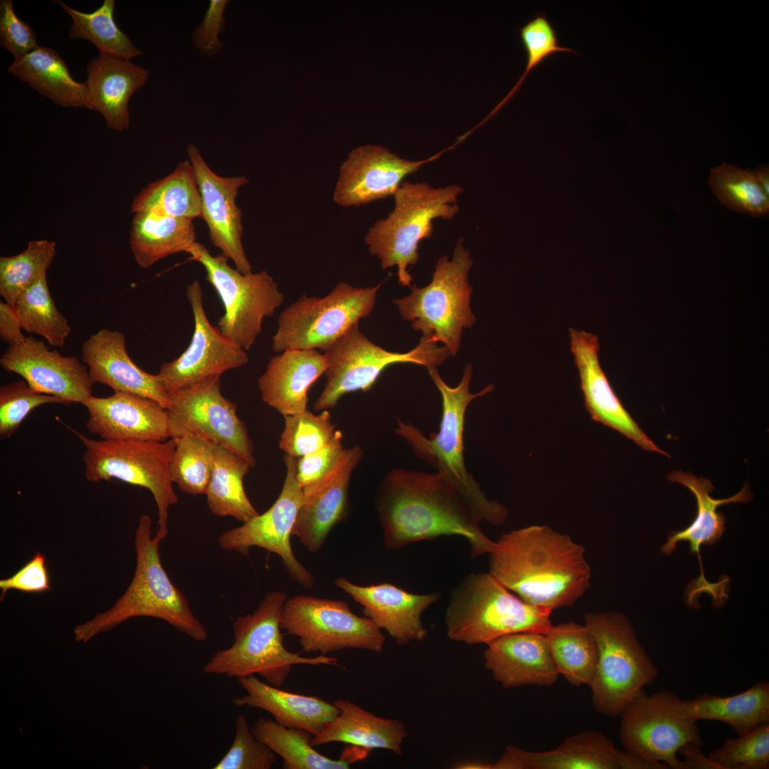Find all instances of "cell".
<instances>
[{
  "mask_svg": "<svg viewBox=\"0 0 769 769\" xmlns=\"http://www.w3.org/2000/svg\"><path fill=\"white\" fill-rule=\"evenodd\" d=\"M375 504L387 549L459 535L469 543L473 558L488 554L495 544L483 533L481 523L499 525L508 515L500 503L483 505L438 472L399 468L384 478Z\"/></svg>",
  "mask_w": 769,
  "mask_h": 769,
  "instance_id": "cell-1",
  "label": "cell"
},
{
  "mask_svg": "<svg viewBox=\"0 0 769 769\" xmlns=\"http://www.w3.org/2000/svg\"><path fill=\"white\" fill-rule=\"evenodd\" d=\"M582 545L547 525L503 534L489 555L488 572L523 600L551 610L572 606L590 587Z\"/></svg>",
  "mask_w": 769,
  "mask_h": 769,
  "instance_id": "cell-2",
  "label": "cell"
},
{
  "mask_svg": "<svg viewBox=\"0 0 769 769\" xmlns=\"http://www.w3.org/2000/svg\"><path fill=\"white\" fill-rule=\"evenodd\" d=\"M152 520L142 515L135 533L136 567L133 577L123 595L108 610L76 626L75 640L85 643L137 617L160 619L197 642H204L208 633L193 614L187 599L172 583L160 559L161 539L152 534Z\"/></svg>",
  "mask_w": 769,
  "mask_h": 769,
  "instance_id": "cell-3",
  "label": "cell"
},
{
  "mask_svg": "<svg viewBox=\"0 0 769 769\" xmlns=\"http://www.w3.org/2000/svg\"><path fill=\"white\" fill-rule=\"evenodd\" d=\"M286 600L284 592H271L251 614L237 617L233 623V644L216 652L203 671L238 679L257 674L266 683L281 687L293 665L340 666L335 657H304L285 647L281 618Z\"/></svg>",
  "mask_w": 769,
  "mask_h": 769,
  "instance_id": "cell-4",
  "label": "cell"
},
{
  "mask_svg": "<svg viewBox=\"0 0 769 769\" xmlns=\"http://www.w3.org/2000/svg\"><path fill=\"white\" fill-rule=\"evenodd\" d=\"M461 192L459 185L435 188L404 181L393 196V210L370 227L364 239L370 253L383 269L397 267L399 285L411 287L407 268L419 259V243L432 236L434 220L449 221L456 215Z\"/></svg>",
  "mask_w": 769,
  "mask_h": 769,
  "instance_id": "cell-5",
  "label": "cell"
},
{
  "mask_svg": "<svg viewBox=\"0 0 769 769\" xmlns=\"http://www.w3.org/2000/svg\"><path fill=\"white\" fill-rule=\"evenodd\" d=\"M552 612L523 600L488 572L472 573L453 590L444 622L450 639L487 644L517 632L545 634Z\"/></svg>",
  "mask_w": 769,
  "mask_h": 769,
  "instance_id": "cell-6",
  "label": "cell"
},
{
  "mask_svg": "<svg viewBox=\"0 0 769 769\" xmlns=\"http://www.w3.org/2000/svg\"><path fill=\"white\" fill-rule=\"evenodd\" d=\"M585 624L594 634L598 660L589 685L595 708L616 717L652 684L659 670L639 643L626 616L614 612H590Z\"/></svg>",
  "mask_w": 769,
  "mask_h": 769,
  "instance_id": "cell-7",
  "label": "cell"
},
{
  "mask_svg": "<svg viewBox=\"0 0 769 769\" xmlns=\"http://www.w3.org/2000/svg\"><path fill=\"white\" fill-rule=\"evenodd\" d=\"M472 265L470 252L460 237L451 260L446 255L438 259L427 286L414 285L409 295L392 300L414 330L441 342L452 356L460 347L463 329L476 321L470 307L473 287L469 283V273Z\"/></svg>",
  "mask_w": 769,
  "mask_h": 769,
  "instance_id": "cell-8",
  "label": "cell"
},
{
  "mask_svg": "<svg viewBox=\"0 0 769 769\" xmlns=\"http://www.w3.org/2000/svg\"><path fill=\"white\" fill-rule=\"evenodd\" d=\"M85 451L83 459L88 481L116 478L148 489L155 501L158 520L155 535H167L169 508L178 501L173 488L169 464L175 448L173 439L165 441L95 440L73 429Z\"/></svg>",
  "mask_w": 769,
  "mask_h": 769,
  "instance_id": "cell-9",
  "label": "cell"
},
{
  "mask_svg": "<svg viewBox=\"0 0 769 769\" xmlns=\"http://www.w3.org/2000/svg\"><path fill=\"white\" fill-rule=\"evenodd\" d=\"M429 375L440 392L442 401L441 419L439 431L427 437L417 427L399 420L394 433L404 439L416 457L437 470L476 501L493 506L479 484L469 473L464 456V430L465 415L469 404L493 389L488 384L477 393H471L470 382L472 366L467 364L459 384L449 386L441 377L436 367L427 369Z\"/></svg>",
  "mask_w": 769,
  "mask_h": 769,
  "instance_id": "cell-10",
  "label": "cell"
},
{
  "mask_svg": "<svg viewBox=\"0 0 769 769\" xmlns=\"http://www.w3.org/2000/svg\"><path fill=\"white\" fill-rule=\"evenodd\" d=\"M382 283L357 288L340 282L323 297L303 295L286 308L278 319L272 349H315L323 352L374 310Z\"/></svg>",
  "mask_w": 769,
  "mask_h": 769,
  "instance_id": "cell-11",
  "label": "cell"
},
{
  "mask_svg": "<svg viewBox=\"0 0 769 769\" xmlns=\"http://www.w3.org/2000/svg\"><path fill=\"white\" fill-rule=\"evenodd\" d=\"M187 253L204 268L206 281L223 303L224 313L217 323L218 329L230 341L249 350L262 330L263 318L272 315L283 302L277 283L266 271L241 273L229 265L222 253L213 256L197 241Z\"/></svg>",
  "mask_w": 769,
  "mask_h": 769,
  "instance_id": "cell-12",
  "label": "cell"
},
{
  "mask_svg": "<svg viewBox=\"0 0 769 769\" xmlns=\"http://www.w3.org/2000/svg\"><path fill=\"white\" fill-rule=\"evenodd\" d=\"M322 352L328 362L326 382L315 402V410L333 408L345 394L370 389L390 365L410 363L428 369L442 364L450 356L444 346H438L427 336H422L418 345L409 352L387 351L367 339L358 324Z\"/></svg>",
  "mask_w": 769,
  "mask_h": 769,
  "instance_id": "cell-13",
  "label": "cell"
},
{
  "mask_svg": "<svg viewBox=\"0 0 769 769\" xmlns=\"http://www.w3.org/2000/svg\"><path fill=\"white\" fill-rule=\"evenodd\" d=\"M681 699L669 690L637 696L620 714V741L625 748L669 768L684 769L677 754L687 744L701 748L696 722L679 707Z\"/></svg>",
  "mask_w": 769,
  "mask_h": 769,
  "instance_id": "cell-14",
  "label": "cell"
},
{
  "mask_svg": "<svg viewBox=\"0 0 769 769\" xmlns=\"http://www.w3.org/2000/svg\"><path fill=\"white\" fill-rule=\"evenodd\" d=\"M286 634L298 637L303 652L325 655L345 649L381 652L384 637L370 619L354 614L342 600L295 595L281 618Z\"/></svg>",
  "mask_w": 769,
  "mask_h": 769,
  "instance_id": "cell-15",
  "label": "cell"
},
{
  "mask_svg": "<svg viewBox=\"0 0 769 769\" xmlns=\"http://www.w3.org/2000/svg\"><path fill=\"white\" fill-rule=\"evenodd\" d=\"M169 439L185 434L221 446L256 465L253 444L235 403L221 392V376H215L168 394Z\"/></svg>",
  "mask_w": 769,
  "mask_h": 769,
  "instance_id": "cell-16",
  "label": "cell"
},
{
  "mask_svg": "<svg viewBox=\"0 0 769 769\" xmlns=\"http://www.w3.org/2000/svg\"><path fill=\"white\" fill-rule=\"evenodd\" d=\"M286 475L281 491L274 503L239 527L223 532L219 546L248 556L249 549L258 547L278 555L291 580L303 588L314 586L315 577L295 558L291 537L302 499V488L296 478L297 459L284 455Z\"/></svg>",
  "mask_w": 769,
  "mask_h": 769,
  "instance_id": "cell-17",
  "label": "cell"
},
{
  "mask_svg": "<svg viewBox=\"0 0 769 769\" xmlns=\"http://www.w3.org/2000/svg\"><path fill=\"white\" fill-rule=\"evenodd\" d=\"M186 292L194 315V329L187 348L177 358L162 364L157 374L167 394L221 376L249 362L246 351L227 339L207 319L199 281H193Z\"/></svg>",
  "mask_w": 769,
  "mask_h": 769,
  "instance_id": "cell-18",
  "label": "cell"
},
{
  "mask_svg": "<svg viewBox=\"0 0 769 769\" xmlns=\"http://www.w3.org/2000/svg\"><path fill=\"white\" fill-rule=\"evenodd\" d=\"M457 143L428 158H402L380 145L354 148L339 168L333 199L344 206H357L394 196L404 179L428 162L436 160Z\"/></svg>",
  "mask_w": 769,
  "mask_h": 769,
  "instance_id": "cell-19",
  "label": "cell"
},
{
  "mask_svg": "<svg viewBox=\"0 0 769 769\" xmlns=\"http://www.w3.org/2000/svg\"><path fill=\"white\" fill-rule=\"evenodd\" d=\"M201 197L202 216L209 239L225 257L231 259L243 274L251 273L242 244L241 212L236 203L239 189L249 183L245 176L224 177L215 174L193 144L187 149Z\"/></svg>",
  "mask_w": 769,
  "mask_h": 769,
  "instance_id": "cell-20",
  "label": "cell"
},
{
  "mask_svg": "<svg viewBox=\"0 0 769 769\" xmlns=\"http://www.w3.org/2000/svg\"><path fill=\"white\" fill-rule=\"evenodd\" d=\"M4 370L21 376L33 389L68 402L82 404L95 382L76 357H65L41 340L26 337L9 345L0 358Z\"/></svg>",
  "mask_w": 769,
  "mask_h": 769,
  "instance_id": "cell-21",
  "label": "cell"
},
{
  "mask_svg": "<svg viewBox=\"0 0 769 769\" xmlns=\"http://www.w3.org/2000/svg\"><path fill=\"white\" fill-rule=\"evenodd\" d=\"M362 456L360 446L344 449L325 476L302 488L292 536L310 552L320 550L333 528L345 516L350 477Z\"/></svg>",
  "mask_w": 769,
  "mask_h": 769,
  "instance_id": "cell-22",
  "label": "cell"
},
{
  "mask_svg": "<svg viewBox=\"0 0 769 769\" xmlns=\"http://www.w3.org/2000/svg\"><path fill=\"white\" fill-rule=\"evenodd\" d=\"M569 335L585 406L591 418L619 431L644 450L669 456L641 429L614 392L599 362L597 336L573 328H570Z\"/></svg>",
  "mask_w": 769,
  "mask_h": 769,
  "instance_id": "cell-23",
  "label": "cell"
},
{
  "mask_svg": "<svg viewBox=\"0 0 769 769\" xmlns=\"http://www.w3.org/2000/svg\"><path fill=\"white\" fill-rule=\"evenodd\" d=\"M334 582L362 607L365 617L384 629L397 644L404 645L426 638L427 630L422 615L439 600V592L412 593L389 582L362 586L342 577Z\"/></svg>",
  "mask_w": 769,
  "mask_h": 769,
  "instance_id": "cell-24",
  "label": "cell"
},
{
  "mask_svg": "<svg viewBox=\"0 0 769 769\" xmlns=\"http://www.w3.org/2000/svg\"><path fill=\"white\" fill-rule=\"evenodd\" d=\"M82 404L88 413V431L102 439L165 441L169 439L167 410L153 399L115 392L107 397L90 396Z\"/></svg>",
  "mask_w": 769,
  "mask_h": 769,
  "instance_id": "cell-25",
  "label": "cell"
},
{
  "mask_svg": "<svg viewBox=\"0 0 769 769\" xmlns=\"http://www.w3.org/2000/svg\"><path fill=\"white\" fill-rule=\"evenodd\" d=\"M81 360L95 383L105 384L114 392L147 397L169 407V395L157 375L146 372L131 360L120 332L103 328L91 335L82 345Z\"/></svg>",
  "mask_w": 769,
  "mask_h": 769,
  "instance_id": "cell-26",
  "label": "cell"
},
{
  "mask_svg": "<svg viewBox=\"0 0 769 769\" xmlns=\"http://www.w3.org/2000/svg\"><path fill=\"white\" fill-rule=\"evenodd\" d=\"M485 667L506 689L553 685L560 675L545 634L517 632L487 644Z\"/></svg>",
  "mask_w": 769,
  "mask_h": 769,
  "instance_id": "cell-27",
  "label": "cell"
},
{
  "mask_svg": "<svg viewBox=\"0 0 769 769\" xmlns=\"http://www.w3.org/2000/svg\"><path fill=\"white\" fill-rule=\"evenodd\" d=\"M624 751L602 733L587 731L567 737L556 748L528 751L508 746L491 769H623Z\"/></svg>",
  "mask_w": 769,
  "mask_h": 769,
  "instance_id": "cell-28",
  "label": "cell"
},
{
  "mask_svg": "<svg viewBox=\"0 0 769 769\" xmlns=\"http://www.w3.org/2000/svg\"><path fill=\"white\" fill-rule=\"evenodd\" d=\"M88 109L101 114L115 131L127 130L131 97L147 83L150 71L130 60L99 54L86 67Z\"/></svg>",
  "mask_w": 769,
  "mask_h": 769,
  "instance_id": "cell-29",
  "label": "cell"
},
{
  "mask_svg": "<svg viewBox=\"0 0 769 769\" xmlns=\"http://www.w3.org/2000/svg\"><path fill=\"white\" fill-rule=\"evenodd\" d=\"M328 368L323 352L287 350L273 357L258 380L263 401L283 417L307 410L308 390Z\"/></svg>",
  "mask_w": 769,
  "mask_h": 769,
  "instance_id": "cell-30",
  "label": "cell"
},
{
  "mask_svg": "<svg viewBox=\"0 0 769 769\" xmlns=\"http://www.w3.org/2000/svg\"><path fill=\"white\" fill-rule=\"evenodd\" d=\"M246 694L233 699L239 707L247 706L267 711L280 725L319 733L340 713L333 703L319 697L286 691L254 675L238 679Z\"/></svg>",
  "mask_w": 769,
  "mask_h": 769,
  "instance_id": "cell-31",
  "label": "cell"
},
{
  "mask_svg": "<svg viewBox=\"0 0 769 769\" xmlns=\"http://www.w3.org/2000/svg\"><path fill=\"white\" fill-rule=\"evenodd\" d=\"M337 718L313 736V747L330 743H343L362 748L390 750L402 755V743L407 737L404 724L397 719L378 717L346 699H336Z\"/></svg>",
  "mask_w": 769,
  "mask_h": 769,
  "instance_id": "cell-32",
  "label": "cell"
},
{
  "mask_svg": "<svg viewBox=\"0 0 769 769\" xmlns=\"http://www.w3.org/2000/svg\"><path fill=\"white\" fill-rule=\"evenodd\" d=\"M672 482L687 487L694 495L697 503V513L694 521L685 529L673 533L667 542L661 547L665 555H669L676 549L678 543L687 541L692 554L697 553L699 558L701 545H713L717 543L725 530L726 516L717 511L719 506L731 503H746L752 498V494L746 483L736 495L724 499H714L710 493L714 490L710 480L696 477L692 474L676 471L668 475Z\"/></svg>",
  "mask_w": 769,
  "mask_h": 769,
  "instance_id": "cell-33",
  "label": "cell"
},
{
  "mask_svg": "<svg viewBox=\"0 0 769 769\" xmlns=\"http://www.w3.org/2000/svg\"><path fill=\"white\" fill-rule=\"evenodd\" d=\"M7 72L58 105L89 108L85 83L73 79L67 63L52 48L38 46L14 58Z\"/></svg>",
  "mask_w": 769,
  "mask_h": 769,
  "instance_id": "cell-34",
  "label": "cell"
},
{
  "mask_svg": "<svg viewBox=\"0 0 769 769\" xmlns=\"http://www.w3.org/2000/svg\"><path fill=\"white\" fill-rule=\"evenodd\" d=\"M681 711L692 720L718 721L738 735L769 723V683L760 681L748 689L730 696L703 694L679 702Z\"/></svg>",
  "mask_w": 769,
  "mask_h": 769,
  "instance_id": "cell-35",
  "label": "cell"
},
{
  "mask_svg": "<svg viewBox=\"0 0 769 769\" xmlns=\"http://www.w3.org/2000/svg\"><path fill=\"white\" fill-rule=\"evenodd\" d=\"M196 241L191 219L152 212L135 214L130 234V246L135 261L142 268L179 252H187Z\"/></svg>",
  "mask_w": 769,
  "mask_h": 769,
  "instance_id": "cell-36",
  "label": "cell"
},
{
  "mask_svg": "<svg viewBox=\"0 0 769 769\" xmlns=\"http://www.w3.org/2000/svg\"><path fill=\"white\" fill-rule=\"evenodd\" d=\"M131 211L191 220L201 217L200 192L190 162H179L172 173L142 189Z\"/></svg>",
  "mask_w": 769,
  "mask_h": 769,
  "instance_id": "cell-37",
  "label": "cell"
},
{
  "mask_svg": "<svg viewBox=\"0 0 769 769\" xmlns=\"http://www.w3.org/2000/svg\"><path fill=\"white\" fill-rule=\"evenodd\" d=\"M213 454L212 472L205 493L208 507L215 516L247 522L259 514L244 487V478L251 466L241 456L215 444Z\"/></svg>",
  "mask_w": 769,
  "mask_h": 769,
  "instance_id": "cell-38",
  "label": "cell"
},
{
  "mask_svg": "<svg viewBox=\"0 0 769 769\" xmlns=\"http://www.w3.org/2000/svg\"><path fill=\"white\" fill-rule=\"evenodd\" d=\"M559 674L572 686L590 685L598 660L594 634L573 621L553 624L545 634Z\"/></svg>",
  "mask_w": 769,
  "mask_h": 769,
  "instance_id": "cell-39",
  "label": "cell"
},
{
  "mask_svg": "<svg viewBox=\"0 0 769 769\" xmlns=\"http://www.w3.org/2000/svg\"><path fill=\"white\" fill-rule=\"evenodd\" d=\"M55 2L72 19L68 33L70 39L87 40L95 45L100 54L122 59L131 61L144 54L116 23L114 0H105L90 13L74 9L61 1Z\"/></svg>",
  "mask_w": 769,
  "mask_h": 769,
  "instance_id": "cell-40",
  "label": "cell"
},
{
  "mask_svg": "<svg viewBox=\"0 0 769 769\" xmlns=\"http://www.w3.org/2000/svg\"><path fill=\"white\" fill-rule=\"evenodd\" d=\"M255 736L283 760L284 769H347V760H334L318 753L311 745L313 735L287 728L274 720L261 717L253 723Z\"/></svg>",
  "mask_w": 769,
  "mask_h": 769,
  "instance_id": "cell-41",
  "label": "cell"
},
{
  "mask_svg": "<svg viewBox=\"0 0 769 769\" xmlns=\"http://www.w3.org/2000/svg\"><path fill=\"white\" fill-rule=\"evenodd\" d=\"M13 307L27 333L43 336L53 346L64 345L71 328L56 308L46 273L18 297Z\"/></svg>",
  "mask_w": 769,
  "mask_h": 769,
  "instance_id": "cell-42",
  "label": "cell"
},
{
  "mask_svg": "<svg viewBox=\"0 0 769 769\" xmlns=\"http://www.w3.org/2000/svg\"><path fill=\"white\" fill-rule=\"evenodd\" d=\"M708 184L725 206L755 217L768 216L769 197L758 185L753 171L723 162L711 169Z\"/></svg>",
  "mask_w": 769,
  "mask_h": 769,
  "instance_id": "cell-43",
  "label": "cell"
},
{
  "mask_svg": "<svg viewBox=\"0 0 769 769\" xmlns=\"http://www.w3.org/2000/svg\"><path fill=\"white\" fill-rule=\"evenodd\" d=\"M56 255V242L31 241L21 253L0 258V294L12 306L18 297L46 273Z\"/></svg>",
  "mask_w": 769,
  "mask_h": 769,
  "instance_id": "cell-44",
  "label": "cell"
},
{
  "mask_svg": "<svg viewBox=\"0 0 769 769\" xmlns=\"http://www.w3.org/2000/svg\"><path fill=\"white\" fill-rule=\"evenodd\" d=\"M173 439L175 448L169 464L173 483L184 493L205 494L212 472L213 443L191 434Z\"/></svg>",
  "mask_w": 769,
  "mask_h": 769,
  "instance_id": "cell-45",
  "label": "cell"
},
{
  "mask_svg": "<svg viewBox=\"0 0 769 769\" xmlns=\"http://www.w3.org/2000/svg\"><path fill=\"white\" fill-rule=\"evenodd\" d=\"M283 417L284 428L278 446L285 455L295 459L320 449L333 439L335 432L328 410H323L319 414L305 410Z\"/></svg>",
  "mask_w": 769,
  "mask_h": 769,
  "instance_id": "cell-46",
  "label": "cell"
},
{
  "mask_svg": "<svg viewBox=\"0 0 769 769\" xmlns=\"http://www.w3.org/2000/svg\"><path fill=\"white\" fill-rule=\"evenodd\" d=\"M519 33L527 56L526 68L510 92L479 124L469 132L470 134L493 117L518 91L529 73L546 58L558 52L577 53L570 48L559 45L557 32L545 14H537L520 27Z\"/></svg>",
  "mask_w": 769,
  "mask_h": 769,
  "instance_id": "cell-47",
  "label": "cell"
},
{
  "mask_svg": "<svg viewBox=\"0 0 769 769\" xmlns=\"http://www.w3.org/2000/svg\"><path fill=\"white\" fill-rule=\"evenodd\" d=\"M707 756L723 769L769 768V723L738 738L727 739Z\"/></svg>",
  "mask_w": 769,
  "mask_h": 769,
  "instance_id": "cell-48",
  "label": "cell"
},
{
  "mask_svg": "<svg viewBox=\"0 0 769 769\" xmlns=\"http://www.w3.org/2000/svg\"><path fill=\"white\" fill-rule=\"evenodd\" d=\"M46 404L68 405L56 397L41 393L25 380H17L0 387V438H10L28 414Z\"/></svg>",
  "mask_w": 769,
  "mask_h": 769,
  "instance_id": "cell-49",
  "label": "cell"
},
{
  "mask_svg": "<svg viewBox=\"0 0 769 769\" xmlns=\"http://www.w3.org/2000/svg\"><path fill=\"white\" fill-rule=\"evenodd\" d=\"M276 753L258 739L244 715L235 721L233 743L214 769H270L276 762Z\"/></svg>",
  "mask_w": 769,
  "mask_h": 769,
  "instance_id": "cell-50",
  "label": "cell"
},
{
  "mask_svg": "<svg viewBox=\"0 0 769 769\" xmlns=\"http://www.w3.org/2000/svg\"><path fill=\"white\" fill-rule=\"evenodd\" d=\"M0 43L14 58L38 46L36 33L27 22L16 14L11 0L0 1Z\"/></svg>",
  "mask_w": 769,
  "mask_h": 769,
  "instance_id": "cell-51",
  "label": "cell"
},
{
  "mask_svg": "<svg viewBox=\"0 0 769 769\" xmlns=\"http://www.w3.org/2000/svg\"><path fill=\"white\" fill-rule=\"evenodd\" d=\"M343 450L342 433L337 430L326 445L297 459L296 478L300 486L303 488L325 476L337 464Z\"/></svg>",
  "mask_w": 769,
  "mask_h": 769,
  "instance_id": "cell-52",
  "label": "cell"
},
{
  "mask_svg": "<svg viewBox=\"0 0 769 769\" xmlns=\"http://www.w3.org/2000/svg\"><path fill=\"white\" fill-rule=\"evenodd\" d=\"M229 0H211L201 23L194 29L192 39L204 56L212 58L223 50L219 36L226 28L224 14Z\"/></svg>",
  "mask_w": 769,
  "mask_h": 769,
  "instance_id": "cell-53",
  "label": "cell"
},
{
  "mask_svg": "<svg viewBox=\"0 0 769 769\" xmlns=\"http://www.w3.org/2000/svg\"><path fill=\"white\" fill-rule=\"evenodd\" d=\"M2 601L9 590L27 593L43 592L51 590L46 558L41 553L33 557L13 575L0 580Z\"/></svg>",
  "mask_w": 769,
  "mask_h": 769,
  "instance_id": "cell-54",
  "label": "cell"
},
{
  "mask_svg": "<svg viewBox=\"0 0 769 769\" xmlns=\"http://www.w3.org/2000/svg\"><path fill=\"white\" fill-rule=\"evenodd\" d=\"M14 307L6 302H0V337L1 340L14 345L22 341L26 336Z\"/></svg>",
  "mask_w": 769,
  "mask_h": 769,
  "instance_id": "cell-55",
  "label": "cell"
},
{
  "mask_svg": "<svg viewBox=\"0 0 769 769\" xmlns=\"http://www.w3.org/2000/svg\"><path fill=\"white\" fill-rule=\"evenodd\" d=\"M679 753L684 757V769H723L722 766L703 755L700 748L693 745L682 746Z\"/></svg>",
  "mask_w": 769,
  "mask_h": 769,
  "instance_id": "cell-56",
  "label": "cell"
},
{
  "mask_svg": "<svg viewBox=\"0 0 769 769\" xmlns=\"http://www.w3.org/2000/svg\"><path fill=\"white\" fill-rule=\"evenodd\" d=\"M756 181L764 192L769 197V169L768 165H762L753 171Z\"/></svg>",
  "mask_w": 769,
  "mask_h": 769,
  "instance_id": "cell-57",
  "label": "cell"
}]
</instances>
